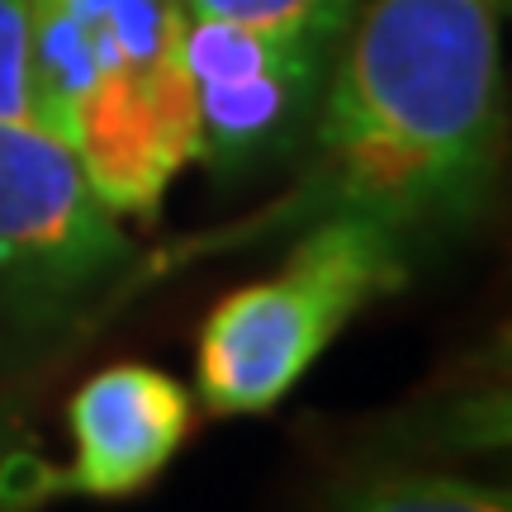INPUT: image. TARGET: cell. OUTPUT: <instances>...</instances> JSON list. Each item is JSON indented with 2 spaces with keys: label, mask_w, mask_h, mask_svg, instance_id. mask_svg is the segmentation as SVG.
Listing matches in <instances>:
<instances>
[{
  "label": "cell",
  "mask_w": 512,
  "mask_h": 512,
  "mask_svg": "<svg viewBox=\"0 0 512 512\" xmlns=\"http://www.w3.org/2000/svg\"><path fill=\"white\" fill-rule=\"evenodd\" d=\"M34 119L114 219L157 214L200 157L181 0H29Z\"/></svg>",
  "instance_id": "obj_2"
},
{
  "label": "cell",
  "mask_w": 512,
  "mask_h": 512,
  "mask_svg": "<svg viewBox=\"0 0 512 512\" xmlns=\"http://www.w3.org/2000/svg\"><path fill=\"white\" fill-rule=\"evenodd\" d=\"M76 456L43 494L128 498L162 475L190 432V394L157 366L119 361L95 370L67 403Z\"/></svg>",
  "instance_id": "obj_6"
},
{
  "label": "cell",
  "mask_w": 512,
  "mask_h": 512,
  "mask_svg": "<svg viewBox=\"0 0 512 512\" xmlns=\"http://www.w3.org/2000/svg\"><path fill=\"white\" fill-rule=\"evenodd\" d=\"M19 465L24 456L15 451V437H10V418L0 413V512H10L24 494V479H19Z\"/></svg>",
  "instance_id": "obj_10"
},
{
  "label": "cell",
  "mask_w": 512,
  "mask_h": 512,
  "mask_svg": "<svg viewBox=\"0 0 512 512\" xmlns=\"http://www.w3.org/2000/svg\"><path fill=\"white\" fill-rule=\"evenodd\" d=\"M332 57L261 34L233 19L185 15V72L195 86L200 157L219 181H238L256 166L304 143Z\"/></svg>",
  "instance_id": "obj_5"
},
{
  "label": "cell",
  "mask_w": 512,
  "mask_h": 512,
  "mask_svg": "<svg viewBox=\"0 0 512 512\" xmlns=\"http://www.w3.org/2000/svg\"><path fill=\"white\" fill-rule=\"evenodd\" d=\"M508 5H512V0H494V10H498V15H503V10H508Z\"/></svg>",
  "instance_id": "obj_11"
},
{
  "label": "cell",
  "mask_w": 512,
  "mask_h": 512,
  "mask_svg": "<svg viewBox=\"0 0 512 512\" xmlns=\"http://www.w3.org/2000/svg\"><path fill=\"white\" fill-rule=\"evenodd\" d=\"M185 15H209V19H233L261 34H280L313 48L323 57H337V43L347 38L351 19L366 0H181Z\"/></svg>",
  "instance_id": "obj_8"
},
{
  "label": "cell",
  "mask_w": 512,
  "mask_h": 512,
  "mask_svg": "<svg viewBox=\"0 0 512 512\" xmlns=\"http://www.w3.org/2000/svg\"><path fill=\"white\" fill-rule=\"evenodd\" d=\"M328 512H512V494L422 460H370L332 489Z\"/></svg>",
  "instance_id": "obj_7"
},
{
  "label": "cell",
  "mask_w": 512,
  "mask_h": 512,
  "mask_svg": "<svg viewBox=\"0 0 512 512\" xmlns=\"http://www.w3.org/2000/svg\"><path fill=\"white\" fill-rule=\"evenodd\" d=\"M124 228L67 143L38 119H0V309L62 313L128 266Z\"/></svg>",
  "instance_id": "obj_4"
},
{
  "label": "cell",
  "mask_w": 512,
  "mask_h": 512,
  "mask_svg": "<svg viewBox=\"0 0 512 512\" xmlns=\"http://www.w3.org/2000/svg\"><path fill=\"white\" fill-rule=\"evenodd\" d=\"M498 138L494 0H366L337 43L294 185L252 219L181 242L176 261L294 238L323 219H375L418 247L489 204Z\"/></svg>",
  "instance_id": "obj_1"
},
{
  "label": "cell",
  "mask_w": 512,
  "mask_h": 512,
  "mask_svg": "<svg viewBox=\"0 0 512 512\" xmlns=\"http://www.w3.org/2000/svg\"><path fill=\"white\" fill-rule=\"evenodd\" d=\"M413 247L375 219H323L294 233L290 256L219 299L200 328L195 384L209 413H271L370 299L408 280Z\"/></svg>",
  "instance_id": "obj_3"
},
{
  "label": "cell",
  "mask_w": 512,
  "mask_h": 512,
  "mask_svg": "<svg viewBox=\"0 0 512 512\" xmlns=\"http://www.w3.org/2000/svg\"><path fill=\"white\" fill-rule=\"evenodd\" d=\"M0 119H34V100H29V0H0Z\"/></svg>",
  "instance_id": "obj_9"
}]
</instances>
